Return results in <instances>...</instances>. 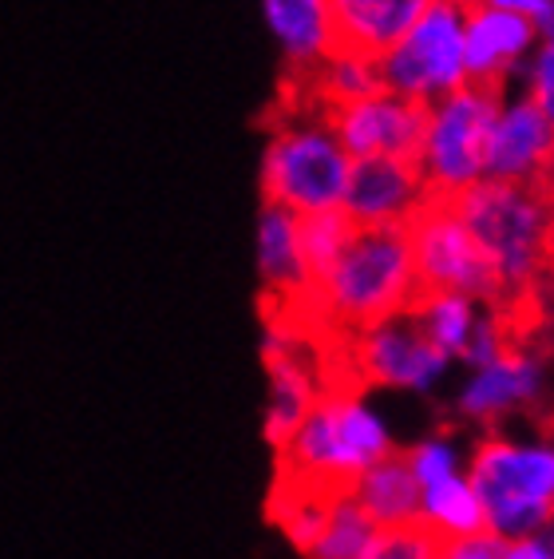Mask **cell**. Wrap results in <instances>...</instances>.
<instances>
[{
	"label": "cell",
	"instance_id": "9c48e42d",
	"mask_svg": "<svg viewBox=\"0 0 554 559\" xmlns=\"http://www.w3.org/2000/svg\"><path fill=\"white\" fill-rule=\"evenodd\" d=\"M408 242H412L420 290H456L503 306L491 262L483 259L480 242H475V235L468 230L451 199H427L408 223Z\"/></svg>",
	"mask_w": 554,
	"mask_h": 559
},
{
	"label": "cell",
	"instance_id": "4fadbf2b",
	"mask_svg": "<svg viewBox=\"0 0 554 559\" xmlns=\"http://www.w3.org/2000/svg\"><path fill=\"white\" fill-rule=\"evenodd\" d=\"M427 199L432 191L416 159L376 155V159H352L341 206L357 226H408Z\"/></svg>",
	"mask_w": 554,
	"mask_h": 559
},
{
	"label": "cell",
	"instance_id": "ac0fdd59",
	"mask_svg": "<svg viewBox=\"0 0 554 559\" xmlns=\"http://www.w3.org/2000/svg\"><path fill=\"white\" fill-rule=\"evenodd\" d=\"M436 0H333L337 44L357 52L381 56L396 36H405L412 21Z\"/></svg>",
	"mask_w": 554,
	"mask_h": 559
},
{
	"label": "cell",
	"instance_id": "83f0119b",
	"mask_svg": "<svg viewBox=\"0 0 554 559\" xmlns=\"http://www.w3.org/2000/svg\"><path fill=\"white\" fill-rule=\"evenodd\" d=\"M439 548H444V539L427 532L420 520H412V524L376 527L364 559H439Z\"/></svg>",
	"mask_w": 554,
	"mask_h": 559
},
{
	"label": "cell",
	"instance_id": "4dcf8cb0",
	"mask_svg": "<svg viewBox=\"0 0 554 559\" xmlns=\"http://www.w3.org/2000/svg\"><path fill=\"white\" fill-rule=\"evenodd\" d=\"M468 4H491V9H511V12H527V16H543L546 9H554V4H543V0H468Z\"/></svg>",
	"mask_w": 554,
	"mask_h": 559
},
{
	"label": "cell",
	"instance_id": "7402d4cb",
	"mask_svg": "<svg viewBox=\"0 0 554 559\" xmlns=\"http://www.w3.org/2000/svg\"><path fill=\"white\" fill-rule=\"evenodd\" d=\"M301 96H310L321 108H337V104H349V99H361L369 92L381 87V75H376V56L357 52V48H345L337 44L317 68H313L305 80H301Z\"/></svg>",
	"mask_w": 554,
	"mask_h": 559
},
{
	"label": "cell",
	"instance_id": "d6a6232c",
	"mask_svg": "<svg viewBox=\"0 0 554 559\" xmlns=\"http://www.w3.org/2000/svg\"><path fill=\"white\" fill-rule=\"evenodd\" d=\"M543 4H554V0H543Z\"/></svg>",
	"mask_w": 554,
	"mask_h": 559
},
{
	"label": "cell",
	"instance_id": "5bb4252c",
	"mask_svg": "<svg viewBox=\"0 0 554 559\" xmlns=\"http://www.w3.org/2000/svg\"><path fill=\"white\" fill-rule=\"evenodd\" d=\"M534 40H539V24L527 12L468 4V80L511 87Z\"/></svg>",
	"mask_w": 554,
	"mask_h": 559
},
{
	"label": "cell",
	"instance_id": "2e32d148",
	"mask_svg": "<svg viewBox=\"0 0 554 559\" xmlns=\"http://www.w3.org/2000/svg\"><path fill=\"white\" fill-rule=\"evenodd\" d=\"M254 259L257 278L266 286L269 298L277 301H301L310 290V270L301 254V215L289 206H277L262 199L254 226Z\"/></svg>",
	"mask_w": 554,
	"mask_h": 559
},
{
	"label": "cell",
	"instance_id": "8992f818",
	"mask_svg": "<svg viewBox=\"0 0 554 559\" xmlns=\"http://www.w3.org/2000/svg\"><path fill=\"white\" fill-rule=\"evenodd\" d=\"M499 99L503 87L463 84L424 104L416 167L424 175L432 199H456L487 179V131Z\"/></svg>",
	"mask_w": 554,
	"mask_h": 559
},
{
	"label": "cell",
	"instance_id": "5b68a950",
	"mask_svg": "<svg viewBox=\"0 0 554 559\" xmlns=\"http://www.w3.org/2000/svg\"><path fill=\"white\" fill-rule=\"evenodd\" d=\"M468 476L483 500L491 536L515 539L539 532V527H551L554 437L483 429L480 441H471Z\"/></svg>",
	"mask_w": 554,
	"mask_h": 559
},
{
	"label": "cell",
	"instance_id": "44dd1931",
	"mask_svg": "<svg viewBox=\"0 0 554 559\" xmlns=\"http://www.w3.org/2000/svg\"><path fill=\"white\" fill-rule=\"evenodd\" d=\"M416 520L427 532H436L439 539H463L475 536V532H487L483 500L468 473L444 476L436 485L420 488V512H416Z\"/></svg>",
	"mask_w": 554,
	"mask_h": 559
},
{
	"label": "cell",
	"instance_id": "4316f807",
	"mask_svg": "<svg viewBox=\"0 0 554 559\" xmlns=\"http://www.w3.org/2000/svg\"><path fill=\"white\" fill-rule=\"evenodd\" d=\"M534 24H539V40H534L531 56L522 60L511 87H519L522 96H531L543 108V116L554 123V9H546Z\"/></svg>",
	"mask_w": 554,
	"mask_h": 559
},
{
	"label": "cell",
	"instance_id": "30bf717a",
	"mask_svg": "<svg viewBox=\"0 0 554 559\" xmlns=\"http://www.w3.org/2000/svg\"><path fill=\"white\" fill-rule=\"evenodd\" d=\"M546 393V357L531 345H507L483 366H468L456 381L451 409L463 425L503 429L511 417L534 409Z\"/></svg>",
	"mask_w": 554,
	"mask_h": 559
},
{
	"label": "cell",
	"instance_id": "7c38bea8",
	"mask_svg": "<svg viewBox=\"0 0 554 559\" xmlns=\"http://www.w3.org/2000/svg\"><path fill=\"white\" fill-rule=\"evenodd\" d=\"M554 155V123L519 87H503L487 131V179L507 183H543Z\"/></svg>",
	"mask_w": 554,
	"mask_h": 559
},
{
	"label": "cell",
	"instance_id": "6da1fadb",
	"mask_svg": "<svg viewBox=\"0 0 554 559\" xmlns=\"http://www.w3.org/2000/svg\"><path fill=\"white\" fill-rule=\"evenodd\" d=\"M388 452H396V429L364 385H329L317 393L298 429L277 444V480L345 492Z\"/></svg>",
	"mask_w": 554,
	"mask_h": 559
},
{
	"label": "cell",
	"instance_id": "277c9868",
	"mask_svg": "<svg viewBox=\"0 0 554 559\" xmlns=\"http://www.w3.org/2000/svg\"><path fill=\"white\" fill-rule=\"evenodd\" d=\"M352 155L337 140L329 111L310 96L289 99L277 111L262 143V199L289 206L293 215H310L325 206H341Z\"/></svg>",
	"mask_w": 554,
	"mask_h": 559
},
{
	"label": "cell",
	"instance_id": "52a82bcc",
	"mask_svg": "<svg viewBox=\"0 0 554 559\" xmlns=\"http://www.w3.org/2000/svg\"><path fill=\"white\" fill-rule=\"evenodd\" d=\"M376 75L381 87L412 104H432L448 96L468 80V0H436L427 4L396 36L381 56H376Z\"/></svg>",
	"mask_w": 554,
	"mask_h": 559
},
{
	"label": "cell",
	"instance_id": "7a4b0ae2",
	"mask_svg": "<svg viewBox=\"0 0 554 559\" xmlns=\"http://www.w3.org/2000/svg\"><path fill=\"white\" fill-rule=\"evenodd\" d=\"M451 203L491 262L503 306L531 298L554 270V194L543 183L480 179Z\"/></svg>",
	"mask_w": 554,
	"mask_h": 559
},
{
	"label": "cell",
	"instance_id": "9a60e30c",
	"mask_svg": "<svg viewBox=\"0 0 554 559\" xmlns=\"http://www.w3.org/2000/svg\"><path fill=\"white\" fill-rule=\"evenodd\" d=\"M257 4L289 80L301 84L337 48L333 0H257Z\"/></svg>",
	"mask_w": 554,
	"mask_h": 559
},
{
	"label": "cell",
	"instance_id": "ba28073f",
	"mask_svg": "<svg viewBox=\"0 0 554 559\" xmlns=\"http://www.w3.org/2000/svg\"><path fill=\"white\" fill-rule=\"evenodd\" d=\"M345 354L357 385L408 393V397H436L456 369L444 349L427 342L412 310L388 313L381 322L345 334Z\"/></svg>",
	"mask_w": 554,
	"mask_h": 559
},
{
	"label": "cell",
	"instance_id": "cb8c5ba5",
	"mask_svg": "<svg viewBox=\"0 0 554 559\" xmlns=\"http://www.w3.org/2000/svg\"><path fill=\"white\" fill-rule=\"evenodd\" d=\"M325 504H329V492L277 480L274 520H277V527H281V536H286L289 548L301 551V556H310L313 544H317L321 524H325Z\"/></svg>",
	"mask_w": 554,
	"mask_h": 559
},
{
	"label": "cell",
	"instance_id": "ffe728a7",
	"mask_svg": "<svg viewBox=\"0 0 554 559\" xmlns=\"http://www.w3.org/2000/svg\"><path fill=\"white\" fill-rule=\"evenodd\" d=\"M491 301L471 298V294L456 290H420L412 301V318L420 322V330L427 334V342L444 349L451 361H463L468 354V342L475 334V325L483 322Z\"/></svg>",
	"mask_w": 554,
	"mask_h": 559
},
{
	"label": "cell",
	"instance_id": "f546056e",
	"mask_svg": "<svg viewBox=\"0 0 554 559\" xmlns=\"http://www.w3.org/2000/svg\"><path fill=\"white\" fill-rule=\"evenodd\" d=\"M503 559H554V527L503 539Z\"/></svg>",
	"mask_w": 554,
	"mask_h": 559
},
{
	"label": "cell",
	"instance_id": "3957f363",
	"mask_svg": "<svg viewBox=\"0 0 554 559\" xmlns=\"http://www.w3.org/2000/svg\"><path fill=\"white\" fill-rule=\"evenodd\" d=\"M420 278H416L408 226H357L349 247L310 282L301 301L345 337L388 313L412 310Z\"/></svg>",
	"mask_w": 554,
	"mask_h": 559
},
{
	"label": "cell",
	"instance_id": "603a6c76",
	"mask_svg": "<svg viewBox=\"0 0 554 559\" xmlns=\"http://www.w3.org/2000/svg\"><path fill=\"white\" fill-rule=\"evenodd\" d=\"M373 536L376 520L357 504V496L349 488L345 492H329L325 524H321L317 544H313V551L305 559H364Z\"/></svg>",
	"mask_w": 554,
	"mask_h": 559
},
{
	"label": "cell",
	"instance_id": "d4e9b609",
	"mask_svg": "<svg viewBox=\"0 0 554 559\" xmlns=\"http://www.w3.org/2000/svg\"><path fill=\"white\" fill-rule=\"evenodd\" d=\"M405 452L408 468H412L416 485H436L444 476H456V473H468V452L471 444L451 429H432L424 437H416Z\"/></svg>",
	"mask_w": 554,
	"mask_h": 559
},
{
	"label": "cell",
	"instance_id": "d6986e66",
	"mask_svg": "<svg viewBox=\"0 0 554 559\" xmlns=\"http://www.w3.org/2000/svg\"><path fill=\"white\" fill-rule=\"evenodd\" d=\"M349 492L376 520V527L412 524L416 512H420V485H416V476L400 449L381 456L373 468H364Z\"/></svg>",
	"mask_w": 554,
	"mask_h": 559
},
{
	"label": "cell",
	"instance_id": "484cf974",
	"mask_svg": "<svg viewBox=\"0 0 554 559\" xmlns=\"http://www.w3.org/2000/svg\"><path fill=\"white\" fill-rule=\"evenodd\" d=\"M352 230H357V223L345 215V206H325V211L301 215V254H305L310 282L317 278L321 270H329L333 259L349 247Z\"/></svg>",
	"mask_w": 554,
	"mask_h": 559
},
{
	"label": "cell",
	"instance_id": "f1b7e54d",
	"mask_svg": "<svg viewBox=\"0 0 554 559\" xmlns=\"http://www.w3.org/2000/svg\"><path fill=\"white\" fill-rule=\"evenodd\" d=\"M439 559H503V539L491 532H475L463 539H444Z\"/></svg>",
	"mask_w": 554,
	"mask_h": 559
},
{
	"label": "cell",
	"instance_id": "8fae6325",
	"mask_svg": "<svg viewBox=\"0 0 554 559\" xmlns=\"http://www.w3.org/2000/svg\"><path fill=\"white\" fill-rule=\"evenodd\" d=\"M325 111L352 159H376V155L416 159L420 131H424V104H412L388 87H376L369 96Z\"/></svg>",
	"mask_w": 554,
	"mask_h": 559
},
{
	"label": "cell",
	"instance_id": "e0dca14e",
	"mask_svg": "<svg viewBox=\"0 0 554 559\" xmlns=\"http://www.w3.org/2000/svg\"><path fill=\"white\" fill-rule=\"evenodd\" d=\"M266 369H269V385H266V409H262V432H266V441L277 449L289 432L298 429L301 417L310 413V405L321 393V381L313 377L310 361L289 342H277V334H269Z\"/></svg>",
	"mask_w": 554,
	"mask_h": 559
},
{
	"label": "cell",
	"instance_id": "836d02e7",
	"mask_svg": "<svg viewBox=\"0 0 554 559\" xmlns=\"http://www.w3.org/2000/svg\"><path fill=\"white\" fill-rule=\"evenodd\" d=\"M551 527H554V520H551Z\"/></svg>",
	"mask_w": 554,
	"mask_h": 559
},
{
	"label": "cell",
	"instance_id": "1f68e13d",
	"mask_svg": "<svg viewBox=\"0 0 554 559\" xmlns=\"http://www.w3.org/2000/svg\"><path fill=\"white\" fill-rule=\"evenodd\" d=\"M543 187L554 194V155H551V163H546V175H543Z\"/></svg>",
	"mask_w": 554,
	"mask_h": 559
}]
</instances>
